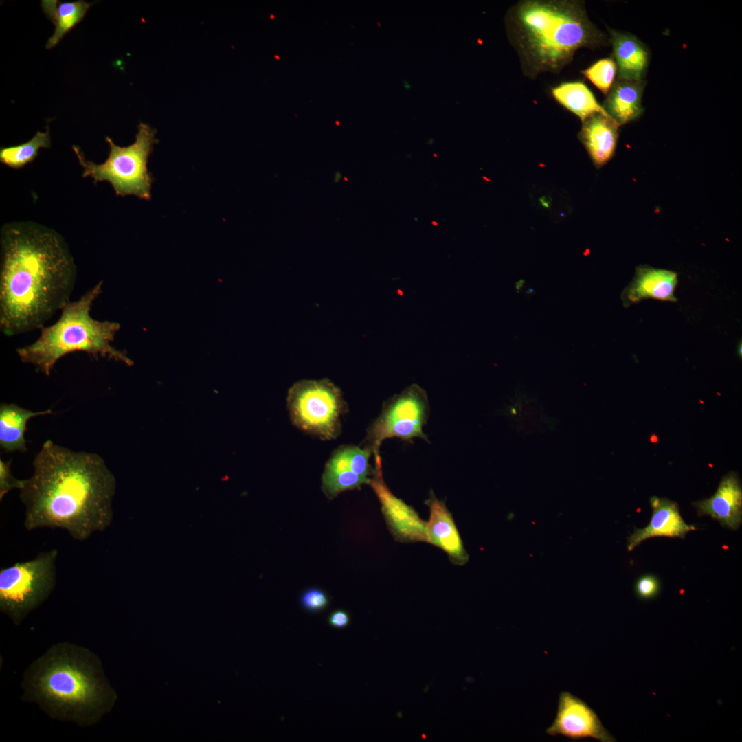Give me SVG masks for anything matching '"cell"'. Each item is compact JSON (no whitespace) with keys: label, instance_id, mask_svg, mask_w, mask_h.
Returning a JSON list of instances; mask_svg holds the SVG:
<instances>
[{"label":"cell","instance_id":"cell-5","mask_svg":"<svg viewBox=\"0 0 742 742\" xmlns=\"http://www.w3.org/2000/svg\"><path fill=\"white\" fill-rule=\"evenodd\" d=\"M102 286L103 281L100 280L78 300L67 302L55 323L42 328L34 342L16 349L21 361L34 366L45 376L50 375L60 358L75 352L131 366L133 362L126 354L112 345L120 329V323L95 319L91 315L92 306L101 294Z\"/></svg>","mask_w":742,"mask_h":742},{"label":"cell","instance_id":"cell-23","mask_svg":"<svg viewBox=\"0 0 742 742\" xmlns=\"http://www.w3.org/2000/svg\"><path fill=\"white\" fill-rule=\"evenodd\" d=\"M50 146L51 139L47 126L45 131H37L34 136L25 143L1 148L0 161L11 168L20 169L35 159L39 149Z\"/></svg>","mask_w":742,"mask_h":742},{"label":"cell","instance_id":"cell-24","mask_svg":"<svg viewBox=\"0 0 742 742\" xmlns=\"http://www.w3.org/2000/svg\"><path fill=\"white\" fill-rule=\"evenodd\" d=\"M616 72L617 66L612 58L600 59L582 71L583 74L605 95H607L611 88Z\"/></svg>","mask_w":742,"mask_h":742},{"label":"cell","instance_id":"cell-19","mask_svg":"<svg viewBox=\"0 0 742 742\" xmlns=\"http://www.w3.org/2000/svg\"><path fill=\"white\" fill-rule=\"evenodd\" d=\"M51 409L33 412L16 404L0 405V445L7 452L27 451L25 433L30 419L52 414Z\"/></svg>","mask_w":742,"mask_h":742},{"label":"cell","instance_id":"cell-11","mask_svg":"<svg viewBox=\"0 0 742 742\" xmlns=\"http://www.w3.org/2000/svg\"><path fill=\"white\" fill-rule=\"evenodd\" d=\"M381 462L376 463L374 476L369 484L377 495L390 531L402 542H428L426 522L412 506L394 496L383 480Z\"/></svg>","mask_w":742,"mask_h":742},{"label":"cell","instance_id":"cell-18","mask_svg":"<svg viewBox=\"0 0 742 742\" xmlns=\"http://www.w3.org/2000/svg\"><path fill=\"white\" fill-rule=\"evenodd\" d=\"M645 85L644 80L618 78L614 82L603 107L618 126L639 117L643 113L642 98Z\"/></svg>","mask_w":742,"mask_h":742},{"label":"cell","instance_id":"cell-7","mask_svg":"<svg viewBox=\"0 0 742 742\" xmlns=\"http://www.w3.org/2000/svg\"><path fill=\"white\" fill-rule=\"evenodd\" d=\"M58 550L38 553L0 570V610L16 625L40 606L56 585Z\"/></svg>","mask_w":742,"mask_h":742},{"label":"cell","instance_id":"cell-3","mask_svg":"<svg viewBox=\"0 0 742 742\" xmlns=\"http://www.w3.org/2000/svg\"><path fill=\"white\" fill-rule=\"evenodd\" d=\"M22 687L23 699L38 704L52 718L83 726L98 722L116 699L98 657L69 642L52 646L32 662Z\"/></svg>","mask_w":742,"mask_h":742},{"label":"cell","instance_id":"cell-10","mask_svg":"<svg viewBox=\"0 0 742 742\" xmlns=\"http://www.w3.org/2000/svg\"><path fill=\"white\" fill-rule=\"evenodd\" d=\"M551 737L572 740L594 739L601 742L616 741L603 726L596 712L583 700L569 691H561L552 723L546 730Z\"/></svg>","mask_w":742,"mask_h":742},{"label":"cell","instance_id":"cell-17","mask_svg":"<svg viewBox=\"0 0 742 742\" xmlns=\"http://www.w3.org/2000/svg\"><path fill=\"white\" fill-rule=\"evenodd\" d=\"M610 41L618 78L643 80L649 63V52L636 36L609 29Z\"/></svg>","mask_w":742,"mask_h":742},{"label":"cell","instance_id":"cell-25","mask_svg":"<svg viewBox=\"0 0 742 742\" xmlns=\"http://www.w3.org/2000/svg\"><path fill=\"white\" fill-rule=\"evenodd\" d=\"M300 603L306 611L317 613L322 611L328 607L329 598L324 590L317 587H311L302 593Z\"/></svg>","mask_w":742,"mask_h":742},{"label":"cell","instance_id":"cell-22","mask_svg":"<svg viewBox=\"0 0 742 742\" xmlns=\"http://www.w3.org/2000/svg\"><path fill=\"white\" fill-rule=\"evenodd\" d=\"M371 451L353 445H346L335 451L327 462L323 475H335L353 471L369 482L372 469L369 464Z\"/></svg>","mask_w":742,"mask_h":742},{"label":"cell","instance_id":"cell-29","mask_svg":"<svg viewBox=\"0 0 742 742\" xmlns=\"http://www.w3.org/2000/svg\"><path fill=\"white\" fill-rule=\"evenodd\" d=\"M738 353H739V356L741 357V344H740V345H739V346H738Z\"/></svg>","mask_w":742,"mask_h":742},{"label":"cell","instance_id":"cell-15","mask_svg":"<svg viewBox=\"0 0 742 742\" xmlns=\"http://www.w3.org/2000/svg\"><path fill=\"white\" fill-rule=\"evenodd\" d=\"M425 503L430 512L429 521L426 523L428 542L445 551L452 563L459 565L465 564L469 556L451 514L433 493Z\"/></svg>","mask_w":742,"mask_h":742},{"label":"cell","instance_id":"cell-13","mask_svg":"<svg viewBox=\"0 0 742 742\" xmlns=\"http://www.w3.org/2000/svg\"><path fill=\"white\" fill-rule=\"evenodd\" d=\"M652 515L649 524L640 529L636 528L627 538V550L632 551L644 541L659 537L685 538L686 535L696 527L687 524L682 519L677 502L666 497L652 496L650 498Z\"/></svg>","mask_w":742,"mask_h":742},{"label":"cell","instance_id":"cell-4","mask_svg":"<svg viewBox=\"0 0 742 742\" xmlns=\"http://www.w3.org/2000/svg\"><path fill=\"white\" fill-rule=\"evenodd\" d=\"M510 24L523 67L533 76L561 70L581 48L608 43L578 1H524L513 8Z\"/></svg>","mask_w":742,"mask_h":742},{"label":"cell","instance_id":"cell-2","mask_svg":"<svg viewBox=\"0 0 742 742\" xmlns=\"http://www.w3.org/2000/svg\"><path fill=\"white\" fill-rule=\"evenodd\" d=\"M33 467L32 475L19 490L26 530L60 528L85 541L111 525L115 479L100 456L47 440Z\"/></svg>","mask_w":742,"mask_h":742},{"label":"cell","instance_id":"cell-26","mask_svg":"<svg viewBox=\"0 0 742 742\" xmlns=\"http://www.w3.org/2000/svg\"><path fill=\"white\" fill-rule=\"evenodd\" d=\"M636 595L642 600L656 597L660 591V583L653 574H644L637 579L634 585Z\"/></svg>","mask_w":742,"mask_h":742},{"label":"cell","instance_id":"cell-9","mask_svg":"<svg viewBox=\"0 0 742 742\" xmlns=\"http://www.w3.org/2000/svg\"><path fill=\"white\" fill-rule=\"evenodd\" d=\"M428 412L425 390L416 384L409 386L390 400L370 427L366 448L376 457L379 456V447L386 438L397 437L408 440L418 437L427 440L423 428Z\"/></svg>","mask_w":742,"mask_h":742},{"label":"cell","instance_id":"cell-12","mask_svg":"<svg viewBox=\"0 0 742 742\" xmlns=\"http://www.w3.org/2000/svg\"><path fill=\"white\" fill-rule=\"evenodd\" d=\"M692 504L699 516L708 515L724 528L737 530L742 521V487L738 474L728 473L710 497Z\"/></svg>","mask_w":742,"mask_h":742},{"label":"cell","instance_id":"cell-14","mask_svg":"<svg viewBox=\"0 0 742 742\" xmlns=\"http://www.w3.org/2000/svg\"><path fill=\"white\" fill-rule=\"evenodd\" d=\"M677 284L675 272L640 265L636 269L633 278L622 292L623 306L627 308L649 298L676 302L674 293Z\"/></svg>","mask_w":742,"mask_h":742},{"label":"cell","instance_id":"cell-16","mask_svg":"<svg viewBox=\"0 0 742 742\" xmlns=\"http://www.w3.org/2000/svg\"><path fill=\"white\" fill-rule=\"evenodd\" d=\"M618 125L607 115L594 114L583 121L579 137L597 167L613 156L618 140Z\"/></svg>","mask_w":742,"mask_h":742},{"label":"cell","instance_id":"cell-21","mask_svg":"<svg viewBox=\"0 0 742 742\" xmlns=\"http://www.w3.org/2000/svg\"><path fill=\"white\" fill-rule=\"evenodd\" d=\"M552 94L559 104L577 115L582 122L596 113L608 115L590 89L582 82L562 83L552 89Z\"/></svg>","mask_w":742,"mask_h":742},{"label":"cell","instance_id":"cell-8","mask_svg":"<svg viewBox=\"0 0 742 742\" xmlns=\"http://www.w3.org/2000/svg\"><path fill=\"white\" fill-rule=\"evenodd\" d=\"M287 405L293 423L303 431L325 440L339 434L345 405L340 390L330 380L295 383L289 390Z\"/></svg>","mask_w":742,"mask_h":742},{"label":"cell","instance_id":"cell-27","mask_svg":"<svg viewBox=\"0 0 742 742\" xmlns=\"http://www.w3.org/2000/svg\"><path fill=\"white\" fill-rule=\"evenodd\" d=\"M10 461L0 460V500L13 489H21L25 480H19L14 477L10 471Z\"/></svg>","mask_w":742,"mask_h":742},{"label":"cell","instance_id":"cell-6","mask_svg":"<svg viewBox=\"0 0 742 742\" xmlns=\"http://www.w3.org/2000/svg\"><path fill=\"white\" fill-rule=\"evenodd\" d=\"M155 133L148 124L140 123L135 142L124 147L106 137L110 150L107 159L99 164L87 160L80 148L73 146L83 170L82 177H91L95 183L109 182L117 196L134 195L150 200L153 180L147 164L153 145L157 142Z\"/></svg>","mask_w":742,"mask_h":742},{"label":"cell","instance_id":"cell-1","mask_svg":"<svg viewBox=\"0 0 742 742\" xmlns=\"http://www.w3.org/2000/svg\"><path fill=\"white\" fill-rule=\"evenodd\" d=\"M0 330L7 337L41 330L70 301L76 280L63 238L30 222L1 231Z\"/></svg>","mask_w":742,"mask_h":742},{"label":"cell","instance_id":"cell-20","mask_svg":"<svg viewBox=\"0 0 742 742\" xmlns=\"http://www.w3.org/2000/svg\"><path fill=\"white\" fill-rule=\"evenodd\" d=\"M41 8L55 26L54 32L46 43L47 49L54 47L85 16L91 5L85 1L60 2L43 0Z\"/></svg>","mask_w":742,"mask_h":742},{"label":"cell","instance_id":"cell-28","mask_svg":"<svg viewBox=\"0 0 742 742\" xmlns=\"http://www.w3.org/2000/svg\"><path fill=\"white\" fill-rule=\"evenodd\" d=\"M327 621L329 625L334 628L344 629L350 624V616L346 611L337 609L329 614Z\"/></svg>","mask_w":742,"mask_h":742}]
</instances>
